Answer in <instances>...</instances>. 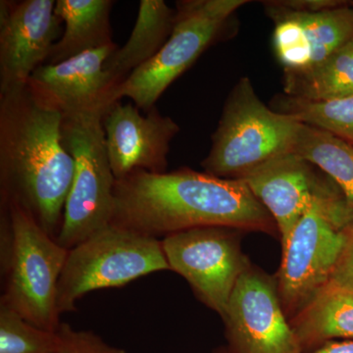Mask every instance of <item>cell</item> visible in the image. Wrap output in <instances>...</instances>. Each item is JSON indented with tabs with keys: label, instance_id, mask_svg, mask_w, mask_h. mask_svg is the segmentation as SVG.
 Wrapping results in <instances>:
<instances>
[{
	"label": "cell",
	"instance_id": "cell-1",
	"mask_svg": "<svg viewBox=\"0 0 353 353\" xmlns=\"http://www.w3.org/2000/svg\"><path fill=\"white\" fill-rule=\"evenodd\" d=\"M110 225L157 239L208 227L279 234L273 217L243 180L190 168L134 170L116 180Z\"/></svg>",
	"mask_w": 353,
	"mask_h": 353
},
{
	"label": "cell",
	"instance_id": "cell-2",
	"mask_svg": "<svg viewBox=\"0 0 353 353\" xmlns=\"http://www.w3.org/2000/svg\"><path fill=\"white\" fill-rule=\"evenodd\" d=\"M62 120L28 85L0 95V203L18 204L55 240L75 172Z\"/></svg>",
	"mask_w": 353,
	"mask_h": 353
},
{
	"label": "cell",
	"instance_id": "cell-3",
	"mask_svg": "<svg viewBox=\"0 0 353 353\" xmlns=\"http://www.w3.org/2000/svg\"><path fill=\"white\" fill-rule=\"evenodd\" d=\"M0 259L3 292L0 304L28 322L57 331V290L68 250L16 203H0Z\"/></svg>",
	"mask_w": 353,
	"mask_h": 353
},
{
	"label": "cell",
	"instance_id": "cell-4",
	"mask_svg": "<svg viewBox=\"0 0 353 353\" xmlns=\"http://www.w3.org/2000/svg\"><path fill=\"white\" fill-rule=\"evenodd\" d=\"M301 124L268 108L243 77L228 95L201 167L211 176L241 180L269 160L294 152Z\"/></svg>",
	"mask_w": 353,
	"mask_h": 353
},
{
	"label": "cell",
	"instance_id": "cell-5",
	"mask_svg": "<svg viewBox=\"0 0 353 353\" xmlns=\"http://www.w3.org/2000/svg\"><path fill=\"white\" fill-rule=\"evenodd\" d=\"M352 220V204L336 183L315 197L292 230L276 279L289 321L328 284Z\"/></svg>",
	"mask_w": 353,
	"mask_h": 353
},
{
	"label": "cell",
	"instance_id": "cell-6",
	"mask_svg": "<svg viewBox=\"0 0 353 353\" xmlns=\"http://www.w3.org/2000/svg\"><path fill=\"white\" fill-rule=\"evenodd\" d=\"M103 117L81 114L62 120V143L75 162L57 238L67 250L110 226L112 220L116 179L106 150Z\"/></svg>",
	"mask_w": 353,
	"mask_h": 353
},
{
	"label": "cell",
	"instance_id": "cell-7",
	"mask_svg": "<svg viewBox=\"0 0 353 353\" xmlns=\"http://www.w3.org/2000/svg\"><path fill=\"white\" fill-rule=\"evenodd\" d=\"M168 270L161 241L110 225L68 250L58 282V311L73 312L77 301L94 290Z\"/></svg>",
	"mask_w": 353,
	"mask_h": 353
},
{
	"label": "cell",
	"instance_id": "cell-8",
	"mask_svg": "<svg viewBox=\"0 0 353 353\" xmlns=\"http://www.w3.org/2000/svg\"><path fill=\"white\" fill-rule=\"evenodd\" d=\"M248 0H183L176 2L170 38L150 62L132 72L118 88L139 110L150 112L174 81L211 46L224 38L228 26Z\"/></svg>",
	"mask_w": 353,
	"mask_h": 353
},
{
	"label": "cell",
	"instance_id": "cell-9",
	"mask_svg": "<svg viewBox=\"0 0 353 353\" xmlns=\"http://www.w3.org/2000/svg\"><path fill=\"white\" fill-rule=\"evenodd\" d=\"M239 233L229 228H196L161 241L171 271L185 278L199 301L222 319L239 278L250 265Z\"/></svg>",
	"mask_w": 353,
	"mask_h": 353
},
{
	"label": "cell",
	"instance_id": "cell-10",
	"mask_svg": "<svg viewBox=\"0 0 353 353\" xmlns=\"http://www.w3.org/2000/svg\"><path fill=\"white\" fill-rule=\"evenodd\" d=\"M223 320L233 353H303L279 299L277 281L252 265L239 278Z\"/></svg>",
	"mask_w": 353,
	"mask_h": 353
},
{
	"label": "cell",
	"instance_id": "cell-11",
	"mask_svg": "<svg viewBox=\"0 0 353 353\" xmlns=\"http://www.w3.org/2000/svg\"><path fill=\"white\" fill-rule=\"evenodd\" d=\"M54 0L0 1V95L27 87L63 34Z\"/></svg>",
	"mask_w": 353,
	"mask_h": 353
},
{
	"label": "cell",
	"instance_id": "cell-12",
	"mask_svg": "<svg viewBox=\"0 0 353 353\" xmlns=\"http://www.w3.org/2000/svg\"><path fill=\"white\" fill-rule=\"evenodd\" d=\"M117 44L87 51L54 65H43L32 73L28 88L63 117L105 114L120 101L121 82L104 68Z\"/></svg>",
	"mask_w": 353,
	"mask_h": 353
},
{
	"label": "cell",
	"instance_id": "cell-13",
	"mask_svg": "<svg viewBox=\"0 0 353 353\" xmlns=\"http://www.w3.org/2000/svg\"><path fill=\"white\" fill-rule=\"evenodd\" d=\"M106 150L116 180L134 170L167 172L172 141L180 127L153 108L145 116L132 103L116 102L102 121Z\"/></svg>",
	"mask_w": 353,
	"mask_h": 353
},
{
	"label": "cell",
	"instance_id": "cell-14",
	"mask_svg": "<svg viewBox=\"0 0 353 353\" xmlns=\"http://www.w3.org/2000/svg\"><path fill=\"white\" fill-rule=\"evenodd\" d=\"M263 6L275 24L274 50L284 70L312 66L353 39L352 7L303 12L279 6L275 0Z\"/></svg>",
	"mask_w": 353,
	"mask_h": 353
},
{
	"label": "cell",
	"instance_id": "cell-15",
	"mask_svg": "<svg viewBox=\"0 0 353 353\" xmlns=\"http://www.w3.org/2000/svg\"><path fill=\"white\" fill-rule=\"evenodd\" d=\"M311 165L296 153L289 152L241 179L273 217L282 246L315 197L336 185L331 178L318 176Z\"/></svg>",
	"mask_w": 353,
	"mask_h": 353
},
{
	"label": "cell",
	"instance_id": "cell-16",
	"mask_svg": "<svg viewBox=\"0 0 353 353\" xmlns=\"http://www.w3.org/2000/svg\"><path fill=\"white\" fill-rule=\"evenodd\" d=\"M114 3L112 0H57L54 12L64 23V31L44 65L115 44L110 26Z\"/></svg>",
	"mask_w": 353,
	"mask_h": 353
},
{
	"label": "cell",
	"instance_id": "cell-17",
	"mask_svg": "<svg viewBox=\"0 0 353 353\" xmlns=\"http://www.w3.org/2000/svg\"><path fill=\"white\" fill-rule=\"evenodd\" d=\"M303 353L338 338H353V289L328 283L290 320Z\"/></svg>",
	"mask_w": 353,
	"mask_h": 353
},
{
	"label": "cell",
	"instance_id": "cell-18",
	"mask_svg": "<svg viewBox=\"0 0 353 353\" xmlns=\"http://www.w3.org/2000/svg\"><path fill=\"white\" fill-rule=\"evenodd\" d=\"M176 11L164 0H141L138 17L126 43L117 48L104 65L119 82L150 62L170 38Z\"/></svg>",
	"mask_w": 353,
	"mask_h": 353
},
{
	"label": "cell",
	"instance_id": "cell-19",
	"mask_svg": "<svg viewBox=\"0 0 353 353\" xmlns=\"http://www.w3.org/2000/svg\"><path fill=\"white\" fill-rule=\"evenodd\" d=\"M284 72L288 97L310 101L353 97V39L312 66Z\"/></svg>",
	"mask_w": 353,
	"mask_h": 353
},
{
	"label": "cell",
	"instance_id": "cell-20",
	"mask_svg": "<svg viewBox=\"0 0 353 353\" xmlns=\"http://www.w3.org/2000/svg\"><path fill=\"white\" fill-rule=\"evenodd\" d=\"M294 152L331 178L353 208L352 143L301 124Z\"/></svg>",
	"mask_w": 353,
	"mask_h": 353
},
{
	"label": "cell",
	"instance_id": "cell-21",
	"mask_svg": "<svg viewBox=\"0 0 353 353\" xmlns=\"http://www.w3.org/2000/svg\"><path fill=\"white\" fill-rule=\"evenodd\" d=\"M273 104L274 110L278 112L353 143V97L310 101L284 94L275 97Z\"/></svg>",
	"mask_w": 353,
	"mask_h": 353
},
{
	"label": "cell",
	"instance_id": "cell-22",
	"mask_svg": "<svg viewBox=\"0 0 353 353\" xmlns=\"http://www.w3.org/2000/svg\"><path fill=\"white\" fill-rule=\"evenodd\" d=\"M57 332L46 331L0 304V353H55Z\"/></svg>",
	"mask_w": 353,
	"mask_h": 353
},
{
	"label": "cell",
	"instance_id": "cell-23",
	"mask_svg": "<svg viewBox=\"0 0 353 353\" xmlns=\"http://www.w3.org/2000/svg\"><path fill=\"white\" fill-rule=\"evenodd\" d=\"M58 347L55 353H126L124 350L109 345L90 331H78L62 323L57 331Z\"/></svg>",
	"mask_w": 353,
	"mask_h": 353
},
{
	"label": "cell",
	"instance_id": "cell-24",
	"mask_svg": "<svg viewBox=\"0 0 353 353\" xmlns=\"http://www.w3.org/2000/svg\"><path fill=\"white\" fill-rule=\"evenodd\" d=\"M329 283L353 289V220L345 230V243Z\"/></svg>",
	"mask_w": 353,
	"mask_h": 353
},
{
	"label": "cell",
	"instance_id": "cell-25",
	"mask_svg": "<svg viewBox=\"0 0 353 353\" xmlns=\"http://www.w3.org/2000/svg\"><path fill=\"white\" fill-rule=\"evenodd\" d=\"M279 6L294 11L303 12H318L345 6V2L338 0H275Z\"/></svg>",
	"mask_w": 353,
	"mask_h": 353
},
{
	"label": "cell",
	"instance_id": "cell-26",
	"mask_svg": "<svg viewBox=\"0 0 353 353\" xmlns=\"http://www.w3.org/2000/svg\"><path fill=\"white\" fill-rule=\"evenodd\" d=\"M308 353H353V341H328Z\"/></svg>",
	"mask_w": 353,
	"mask_h": 353
},
{
	"label": "cell",
	"instance_id": "cell-27",
	"mask_svg": "<svg viewBox=\"0 0 353 353\" xmlns=\"http://www.w3.org/2000/svg\"><path fill=\"white\" fill-rule=\"evenodd\" d=\"M213 353H233L228 347H220L216 350Z\"/></svg>",
	"mask_w": 353,
	"mask_h": 353
},
{
	"label": "cell",
	"instance_id": "cell-28",
	"mask_svg": "<svg viewBox=\"0 0 353 353\" xmlns=\"http://www.w3.org/2000/svg\"><path fill=\"white\" fill-rule=\"evenodd\" d=\"M352 6H353V4H352Z\"/></svg>",
	"mask_w": 353,
	"mask_h": 353
}]
</instances>
